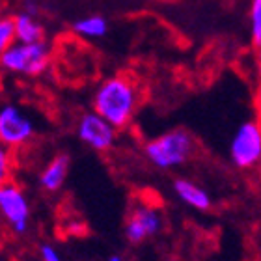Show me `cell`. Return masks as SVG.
Instances as JSON below:
<instances>
[{
    "mask_svg": "<svg viewBox=\"0 0 261 261\" xmlns=\"http://www.w3.org/2000/svg\"><path fill=\"white\" fill-rule=\"evenodd\" d=\"M138 88L125 75L105 79L93 93V112H97L114 129H123L129 125L138 109Z\"/></svg>",
    "mask_w": 261,
    "mask_h": 261,
    "instance_id": "obj_1",
    "label": "cell"
},
{
    "mask_svg": "<svg viewBox=\"0 0 261 261\" xmlns=\"http://www.w3.org/2000/svg\"><path fill=\"white\" fill-rule=\"evenodd\" d=\"M194 149V136L185 129H174L147 142L144 146V155L155 168L174 170L189 163Z\"/></svg>",
    "mask_w": 261,
    "mask_h": 261,
    "instance_id": "obj_2",
    "label": "cell"
},
{
    "mask_svg": "<svg viewBox=\"0 0 261 261\" xmlns=\"http://www.w3.org/2000/svg\"><path fill=\"white\" fill-rule=\"evenodd\" d=\"M50 62V47L45 39L34 43H13L0 55V67L8 73L24 76L41 75Z\"/></svg>",
    "mask_w": 261,
    "mask_h": 261,
    "instance_id": "obj_3",
    "label": "cell"
},
{
    "mask_svg": "<svg viewBox=\"0 0 261 261\" xmlns=\"http://www.w3.org/2000/svg\"><path fill=\"white\" fill-rule=\"evenodd\" d=\"M30 200L17 183H4L0 187V217L17 235H24L30 229Z\"/></svg>",
    "mask_w": 261,
    "mask_h": 261,
    "instance_id": "obj_4",
    "label": "cell"
},
{
    "mask_svg": "<svg viewBox=\"0 0 261 261\" xmlns=\"http://www.w3.org/2000/svg\"><path fill=\"white\" fill-rule=\"evenodd\" d=\"M229 159L241 170H250L261 159V129L256 121H245L235 130L229 144Z\"/></svg>",
    "mask_w": 261,
    "mask_h": 261,
    "instance_id": "obj_5",
    "label": "cell"
},
{
    "mask_svg": "<svg viewBox=\"0 0 261 261\" xmlns=\"http://www.w3.org/2000/svg\"><path fill=\"white\" fill-rule=\"evenodd\" d=\"M36 135L34 121L15 105L0 107V144L8 149H17L32 140Z\"/></svg>",
    "mask_w": 261,
    "mask_h": 261,
    "instance_id": "obj_6",
    "label": "cell"
},
{
    "mask_svg": "<svg viewBox=\"0 0 261 261\" xmlns=\"http://www.w3.org/2000/svg\"><path fill=\"white\" fill-rule=\"evenodd\" d=\"M76 135H79V140L88 147H92L93 151H109L114 146L118 129L103 120L97 112H86L79 120Z\"/></svg>",
    "mask_w": 261,
    "mask_h": 261,
    "instance_id": "obj_7",
    "label": "cell"
},
{
    "mask_svg": "<svg viewBox=\"0 0 261 261\" xmlns=\"http://www.w3.org/2000/svg\"><path fill=\"white\" fill-rule=\"evenodd\" d=\"M163 229V215L157 207L140 203L130 211L125 222V239L133 245L157 235Z\"/></svg>",
    "mask_w": 261,
    "mask_h": 261,
    "instance_id": "obj_8",
    "label": "cell"
},
{
    "mask_svg": "<svg viewBox=\"0 0 261 261\" xmlns=\"http://www.w3.org/2000/svg\"><path fill=\"white\" fill-rule=\"evenodd\" d=\"M174 194L177 196V200L183 201L191 209H196V211L211 209V196L207 194L203 187L187 179V177H177L174 181Z\"/></svg>",
    "mask_w": 261,
    "mask_h": 261,
    "instance_id": "obj_9",
    "label": "cell"
},
{
    "mask_svg": "<svg viewBox=\"0 0 261 261\" xmlns=\"http://www.w3.org/2000/svg\"><path fill=\"white\" fill-rule=\"evenodd\" d=\"M69 174V157L65 153H60L45 164V168L39 174V185L47 192H58L64 187Z\"/></svg>",
    "mask_w": 261,
    "mask_h": 261,
    "instance_id": "obj_10",
    "label": "cell"
},
{
    "mask_svg": "<svg viewBox=\"0 0 261 261\" xmlns=\"http://www.w3.org/2000/svg\"><path fill=\"white\" fill-rule=\"evenodd\" d=\"M11 21H13L15 41H19V43H34V41H41L43 39L45 36L43 24L38 21L36 13L21 11Z\"/></svg>",
    "mask_w": 261,
    "mask_h": 261,
    "instance_id": "obj_11",
    "label": "cell"
},
{
    "mask_svg": "<svg viewBox=\"0 0 261 261\" xmlns=\"http://www.w3.org/2000/svg\"><path fill=\"white\" fill-rule=\"evenodd\" d=\"M73 30L81 38L99 39L109 32V22H107V19L103 15H86L73 22Z\"/></svg>",
    "mask_w": 261,
    "mask_h": 261,
    "instance_id": "obj_12",
    "label": "cell"
},
{
    "mask_svg": "<svg viewBox=\"0 0 261 261\" xmlns=\"http://www.w3.org/2000/svg\"><path fill=\"white\" fill-rule=\"evenodd\" d=\"M250 34L254 45H261V0H252L250 6Z\"/></svg>",
    "mask_w": 261,
    "mask_h": 261,
    "instance_id": "obj_13",
    "label": "cell"
},
{
    "mask_svg": "<svg viewBox=\"0 0 261 261\" xmlns=\"http://www.w3.org/2000/svg\"><path fill=\"white\" fill-rule=\"evenodd\" d=\"M15 41L13 34V21L11 17H0V55Z\"/></svg>",
    "mask_w": 261,
    "mask_h": 261,
    "instance_id": "obj_14",
    "label": "cell"
},
{
    "mask_svg": "<svg viewBox=\"0 0 261 261\" xmlns=\"http://www.w3.org/2000/svg\"><path fill=\"white\" fill-rule=\"evenodd\" d=\"M11 166H13V163H11V153H10V149L0 144V187L10 181Z\"/></svg>",
    "mask_w": 261,
    "mask_h": 261,
    "instance_id": "obj_15",
    "label": "cell"
},
{
    "mask_svg": "<svg viewBox=\"0 0 261 261\" xmlns=\"http://www.w3.org/2000/svg\"><path fill=\"white\" fill-rule=\"evenodd\" d=\"M39 257H41V261H62L58 248L55 245H50V243L39 245Z\"/></svg>",
    "mask_w": 261,
    "mask_h": 261,
    "instance_id": "obj_16",
    "label": "cell"
},
{
    "mask_svg": "<svg viewBox=\"0 0 261 261\" xmlns=\"http://www.w3.org/2000/svg\"><path fill=\"white\" fill-rule=\"evenodd\" d=\"M107 261H125V259H123V257H121L120 254H112V256H110Z\"/></svg>",
    "mask_w": 261,
    "mask_h": 261,
    "instance_id": "obj_17",
    "label": "cell"
}]
</instances>
